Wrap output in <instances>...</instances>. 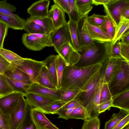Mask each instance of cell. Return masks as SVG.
<instances>
[{"instance_id":"obj_1","label":"cell","mask_w":129,"mask_h":129,"mask_svg":"<svg viewBox=\"0 0 129 129\" xmlns=\"http://www.w3.org/2000/svg\"><path fill=\"white\" fill-rule=\"evenodd\" d=\"M112 42L92 40L89 44L81 46L77 51L80 59L75 66L84 67L102 63L110 57Z\"/></svg>"},{"instance_id":"obj_2","label":"cell","mask_w":129,"mask_h":129,"mask_svg":"<svg viewBox=\"0 0 129 129\" xmlns=\"http://www.w3.org/2000/svg\"><path fill=\"white\" fill-rule=\"evenodd\" d=\"M103 63L84 67L75 65L66 66L63 71L60 88L82 89L101 69Z\"/></svg>"},{"instance_id":"obj_3","label":"cell","mask_w":129,"mask_h":129,"mask_svg":"<svg viewBox=\"0 0 129 129\" xmlns=\"http://www.w3.org/2000/svg\"><path fill=\"white\" fill-rule=\"evenodd\" d=\"M107 84L112 97L129 89V62L121 58L117 72Z\"/></svg>"},{"instance_id":"obj_4","label":"cell","mask_w":129,"mask_h":129,"mask_svg":"<svg viewBox=\"0 0 129 129\" xmlns=\"http://www.w3.org/2000/svg\"><path fill=\"white\" fill-rule=\"evenodd\" d=\"M108 59L103 63L101 69L89 80L85 86L81 90L82 92L79 97L85 107L92 96L101 79L104 75Z\"/></svg>"},{"instance_id":"obj_5","label":"cell","mask_w":129,"mask_h":129,"mask_svg":"<svg viewBox=\"0 0 129 129\" xmlns=\"http://www.w3.org/2000/svg\"><path fill=\"white\" fill-rule=\"evenodd\" d=\"M22 43L27 49L34 51H40L46 47L53 46L50 35L46 34H24Z\"/></svg>"},{"instance_id":"obj_6","label":"cell","mask_w":129,"mask_h":129,"mask_svg":"<svg viewBox=\"0 0 129 129\" xmlns=\"http://www.w3.org/2000/svg\"><path fill=\"white\" fill-rule=\"evenodd\" d=\"M11 64L26 73L34 83H35L36 79L44 65L43 61L23 58Z\"/></svg>"},{"instance_id":"obj_7","label":"cell","mask_w":129,"mask_h":129,"mask_svg":"<svg viewBox=\"0 0 129 129\" xmlns=\"http://www.w3.org/2000/svg\"><path fill=\"white\" fill-rule=\"evenodd\" d=\"M27 106L23 97L11 109L8 113L11 129H17L24 117Z\"/></svg>"},{"instance_id":"obj_8","label":"cell","mask_w":129,"mask_h":129,"mask_svg":"<svg viewBox=\"0 0 129 129\" xmlns=\"http://www.w3.org/2000/svg\"><path fill=\"white\" fill-rule=\"evenodd\" d=\"M103 5L106 14L110 17L116 28L122 11L129 6V0H110L107 4Z\"/></svg>"},{"instance_id":"obj_9","label":"cell","mask_w":129,"mask_h":129,"mask_svg":"<svg viewBox=\"0 0 129 129\" xmlns=\"http://www.w3.org/2000/svg\"><path fill=\"white\" fill-rule=\"evenodd\" d=\"M55 50L58 52L64 45L71 43V39L68 22L65 25L54 30L50 34Z\"/></svg>"},{"instance_id":"obj_10","label":"cell","mask_w":129,"mask_h":129,"mask_svg":"<svg viewBox=\"0 0 129 129\" xmlns=\"http://www.w3.org/2000/svg\"><path fill=\"white\" fill-rule=\"evenodd\" d=\"M65 61L66 66H72L76 64L80 58V55L74 48L71 43L63 45L57 52Z\"/></svg>"},{"instance_id":"obj_11","label":"cell","mask_w":129,"mask_h":129,"mask_svg":"<svg viewBox=\"0 0 129 129\" xmlns=\"http://www.w3.org/2000/svg\"><path fill=\"white\" fill-rule=\"evenodd\" d=\"M24 97L27 105L31 109H39L52 103L56 100L31 93H27Z\"/></svg>"},{"instance_id":"obj_12","label":"cell","mask_w":129,"mask_h":129,"mask_svg":"<svg viewBox=\"0 0 129 129\" xmlns=\"http://www.w3.org/2000/svg\"><path fill=\"white\" fill-rule=\"evenodd\" d=\"M103 78L100 81L92 96L85 107L90 118L98 116L99 114L98 113L99 108L103 84Z\"/></svg>"},{"instance_id":"obj_13","label":"cell","mask_w":129,"mask_h":129,"mask_svg":"<svg viewBox=\"0 0 129 129\" xmlns=\"http://www.w3.org/2000/svg\"><path fill=\"white\" fill-rule=\"evenodd\" d=\"M33 121L37 129H60L53 124L45 114L38 109H31Z\"/></svg>"},{"instance_id":"obj_14","label":"cell","mask_w":129,"mask_h":129,"mask_svg":"<svg viewBox=\"0 0 129 129\" xmlns=\"http://www.w3.org/2000/svg\"><path fill=\"white\" fill-rule=\"evenodd\" d=\"M51 20L54 30L66 24L65 12L59 7L54 4L51 6L47 16Z\"/></svg>"},{"instance_id":"obj_15","label":"cell","mask_w":129,"mask_h":129,"mask_svg":"<svg viewBox=\"0 0 129 129\" xmlns=\"http://www.w3.org/2000/svg\"><path fill=\"white\" fill-rule=\"evenodd\" d=\"M38 94L55 100H59L60 95L58 89H53L43 86L36 83H33L29 88L27 93Z\"/></svg>"},{"instance_id":"obj_16","label":"cell","mask_w":129,"mask_h":129,"mask_svg":"<svg viewBox=\"0 0 129 129\" xmlns=\"http://www.w3.org/2000/svg\"><path fill=\"white\" fill-rule=\"evenodd\" d=\"M24 95L16 91L0 98V108L5 113L8 114L13 106Z\"/></svg>"},{"instance_id":"obj_17","label":"cell","mask_w":129,"mask_h":129,"mask_svg":"<svg viewBox=\"0 0 129 129\" xmlns=\"http://www.w3.org/2000/svg\"><path fill=\"white\" fill-rule=\"evenodd\" d=\"M50 3L49 0H41L37 1L27 9V13L30 16L45 17L47 16Z\"/></svg>"},{"instance_id":"obj_18","label":"cell","mask_w":129,"mask_h":129,"mask_svg":"<svg viewBox=\"0 0 129 129\" xmlns=\"http://www.w3.org/2000/svg\"><path fill=\"white\" fill-rule=\"evenodd\" d=\"M85 26L87 33L92 40L101 42L111 41L108 36L100 27L89 23L87 19Z\"/></svg>"},{"instance_id":"obj_19","label":"cell","mask_w":129,"mask_h":129,"mask_svg":"<svg viewBox=\"0 0 129 129\" xmlns=\"http://www.w3.org/2000/svg\"><path fill=\"white\" fill-rule=\"evenodd\" d=\"M88 15L80 18L76 23L77 32L79 40L81 46L89 44L92 40L90 37L85 26Z\"/></svg>"},{"instance_id":"obj_20","label":"cell","mask_w":129,"mask_h":129,"mask_svg":"<svg viewBox=\"0 0 129 129\" xmlns=\"http://www.w3.org/2000/svg\"><path fill=\"white\" fill-rule=\"evenodd\" d=\"M16 9L15 6L8 3L7 0L0 1V13L12 17L24 27L26 21L13 13Z\"/></svg>"},{"instance_id":"obj_21","label":"cell","mask_w":129,"mask_h":129,"mask_svg":"<svg viewBox=\"0 0 129 129\" xmlns=\"http://www.w3.org/2000/svg\"><path fill=\"white\" fill-rule=\"evenodd\" d=\"M122 58L110 57L109 58L103 78V83L107 84L115 74L118 69Z\"/></svg>"},{"instance_id":"obj_22","label":"cell","mask_w":129,"mask_h":129,"mask_svg":"<svg viewBox=\"0 0 129 129\" xmlns=\"http://www.w3.org/2000/svg\"><path fill=\"white\" fill-rule=\"evenodd\" d=\"M112 107L129 112V89L112 97Z\"/></svg>"},{"instance_id":"obj_23","label":"cell","mask_w":129,"mask_h":129,"mask_svg":"<svg viewBox=\"0 0 129 129\" xmlns=\"http://www.w3.org/2000/svg\"><path fill=\"white\" fill-rule=\"evenodd\" d=\"M5 77L8 83L14 91L20 92L24 95L27 93L29 88L34 83L31 80H18Z\"/></svg>"},{"instance_id":"obj_24","label":"cell","mask_w":129,"mask_h":129,"mask_svg":"<svg viewBox=\"0 0 129 129\" xmlns=\"http://www.w3.org/2000/svg\"><path fill=\"white\" fill-rule=\"evenodd\" d=\"M27 22L35 23L41 26L44 29L46 34L50 35L54 30L52 21L50 18L45 17L30 16L26 21Z\"/></svg>"},{"instance_id":"obj_25","label":"cell","mask_w":129,"mask_h":129,"mask_svg":"<svg viewBox=\"0 0 129 129\" xmlns=\"http://www.w3.org/2000/svg\"><path fill=\"white\" fill-rule=\"evenodd\" d=\"M35 82V83L49 88L57 89L53 82L47 68L44 65L41 68Z\"/></svg>"},{"instance_id":"obj_26","label":"cell","mask_w":129,"mask_h":129,"mask_svg":"<svg viewBox=\"0 0 129 129\" xmlns=\"http://www.w3.org/2000/svg\"><path fill=\"white\" fill-rule=\"evenodd\" d=\"M3 75L7 78L16 80H31L29 76L26 73L11 64Z\"/></svg>"},{"instance_id":"obj_27","label":"cell","mask_w":129,"mask_h":129,"mask_svg":"<svg viewBox=\"0 0 129 129\" xmlns=\"http://www.w3.org/2000/svg\"><path fill=\"white\" fill-rule=\"evenodd\" d=\"M57 56V55H50L43 61L44 65L47 68L53 82L56 88L57 85V80L55 61Z\"/></svg>"},{"instance_id":"obj_28","label":"cell","mask_w":129,"mask_h":129,"mask_svg":"<svg viewBox=\"0 0 129 129\" xmlns=\"http://www.w3.org/2000/svg\"><path fill=\"white\" fill-rule=\"evenodd\" d=\"M60 94L59 100L66 103L79 98L82 91L81 89H74L60 88L58 89Z\"/></svg>"},{"instance_id":"obj_29","label":"cell","mask_w":129,"mask_h":129,"mask_svg":"<svg viewBox=\"0 0 129 129\" xmlns=\"http://www.w3.org/2000/svg\"><path fill=\"white\" fill-rule=\"evenodd\" d=\"M128 32H129V19L121 16L119 22L116 28L115 36L112 41V44H114L117 40H120L122 36Z\"/></svg>"},{"instance_id":"obj_30","label":"cell","mask_w":129,"mask_h":129,"mask_svg":"<svg viewBox=\"0 0 129 129\" xmlns=\"http://www.w3.org/2000/svg\"><path fill=\"white\" fill-rule=\"evenodd\" d=\"M99 27L107 34L112 41L115 35L116 26L108 15H106L105 21Z\"/></svg>"},{"instance_id":"obj_31","label":"cell","mask_w":129,"mask_h":129,"mask_svg":"<svg viewBox=\"0 0 129 129\" xmlns=\"http://www.w3.org/2000/svg\"><path fill=\"white\" fill-rule=\"evenodd\" d=\"M128 115L129 112L120 109L118 113H113L110 119L106 122L104 129H112L121 120Z\"/></svg>"},{"instance_id":"obj_32","label":"cell","mask_w":129,"mask_h":129,"mask_svg":"<svg viewBox=\"0 0 129 129\" xmlns=\"http://www.w3.org/2000/svg\"><path fill=\"white\" fill-rule=\"evenodd\" d=\"M71 39V44L74 49L77 51L81 47L78 37L77 29V24L69 19L68 22Z\"/></svg>"},{"instance_id":"obj_33","label":"cell","mask_w":129,"mask_h":129,"mask_svg":"<svg viewBox=\"0 0 129 129\" xmlns=\"http://www.w3.org/2000/svg\"><path fill=\"white\" fill-rule=\"evenodd\" d=\"M92 0H75L80 18L88 15L92 9Z\"/></svg>"},{"instance_id":"obj_34","label":"cell","mask_w":129,"mask_h":129,"mask_svg":"<svg viewBox=\"0 0 129 129\" xmlns=\"http://www.w3.org/2000/svg\"><path fill=\"white\" fill-rule=\"evenodd\" d=\"M90 118V116L85 107L82 105H80L75 108L66 120L74 119L84 121Z\"/></svg>"},{"instance_id":"obj_35","label":"cell","mask_w":129,"mask_h":129,"mask_svg":"<svg viewBox=\"0 0 129 129\" xmlns=\"http://www.w3.org/2000/svg\"><path fill=\"white\" fill-rule=\"evenodd\" d=\"M31 111L28 106L24 117L17 129H37L32 118Z\"/></svg>"},{"instance_id":"obj_36","label":"cell","mask_w":129,"mask_h":129,"mask_svg":"<svg viewBox=\"0 0 129 129\" xmlns=\"http://www.w3.org/2000/svg\"><path fill=\"white\" fill-rule=\"evenodd\" d=\"M57 80V89L61 87V83L64 68L66 66L64 60L59 55H57L55 61Z\"/></svg>"},{"instance_id":"obj_37","label":"cell","mask_w":129,"mask_h":129,"mask_svg":"<svg viewBox=\"0 0 129 129\" xmlns=\"http://www.w3.org/2000/svg\"><path fill=\"white\" fill-rule=\"evenodd\" d=\"M0 21L6 24L9 28L16 30H23L24 27L12 17L0 13Z\"/></svg>"},{"instance_id":"obj_38","label":"cell","mask_w":129,"mask_h":129,"mask_svg":"<svg viewBox=\"0 0 129 129\" xmlns=\"http://www.w3.org/2000/svg\"><path fill=\"white\" fill-rule=\"evenodd\" d=\"M66 103L60 100H56L52 103L38 110L45 114H54Z\"/></svg>"},{"instance_id":"obj_39","label":"cell","mask_w":129,"mask_h":129,"mask_svg":"<svg viewBox=\"0 0 129 129\" xmlns=\"http://www.w3.org/2000/svg\"><path fill=\"white\" fill-rule=\"evenodd\" d=\"M23 29L27 33L30 34H46L41 26L33 22L25 21Z\"/></svg>"},{"instance_id":"obj_40","label":"cell","mask_w":129,"mask_h":129,"mask_svg":"<svg viewBox=\"0 0 129 129\" xmlns=\"http://www.w3.org/2000/svg\"><path fill=\"white\" fill-rule=\"evenodd\" d=\"M0 54L11 64L23 58L12 51L3 48H0Z\"/></svg>"},{"instance_id":"obj_41","label":"cell","mask_w":129,"mask_h":129,"mask_svg":"<svg viewBox=\"0 0 129 129\" xmlns=\"http://www.w3.org/2000/svg\"><path fill=\"white\" fill-rule=\"evenodd\" d=\"M14 91L8 83L4 75L0 74V93L1 95V97L6 96Z\"/></svg>"},{"instance_id":"obj_42","label":"cell","mask_w":129,"mask_h":129,"mask_svg":"<svg viewBox=\"0 0 129 129\" xmlns=\"http://www.w3.org/2000/svg\"><path fill=\"white\" fill-rule=\"evenodd\" d=\"M84 121L82 129H100V120L98 116L91 117Z\"/></svg>"},{"instance_id":"obj_43","label":"cell","mask_w":129,"mask_h":129,"mask_svg":"<svg viewBox=\"0 0 129 129\" xmlns=\"http://www.w3.org/2000/svg\"><path fill=\"white\" fill-rule=\"evenodd\" d=\"M69 12L68 14L69 19L77 23L80 18L75 0H69Z\"/></svg>"},{"instance_id":"obj_44","label":"cell","mask_w":129,"mask_h":129,"mask_svg":"<svg viewBox=\"0 0 129 129\" xmlns=\"http://www.w3.org/2000/svg\"><path fill=\"white\" fill-rule=\"evenodd\" d=\"M106 15H101L93 14L87 17V21L90 24L98 27L101 26L105 21Z\"/></svg>"},{"instance_id":"obj_45","label":"cell","mask_w":129,"mask_h":129,"mask_svg":"<svg viewBox=\"0 0 129 129\" xmlns=\"http://www.w3.org/2000/svg\"><path fill=\"white\" fill-rule=\"evenodd\" d=\"M0 129H11L9 116L0 108Z\"/></svg>"},{"instance_id":"obj_46","label":"cell","mask_w":129,"mask_h":129,"mask_svg":"<svg viewBox=\"0 0 129 129\" xmlns=\"http://www.w3.org/2000/svg\"><path fill=\"white\" fill-rule=\"evenodd\" d=\"M112 99V97L109 91L107 84L103 83L100 96V104L110 100Z\"/></svg>"},{"instance_id":"obj_47","label":"cell","mask_w":129,"mask_h":129,"mask_svg":"<svg viewBox=\"0 0 129 129\" xmlns=\"http://www.w3.org/2000/svg\"><path fill=\"white\" fill-rule=\"evenodd\" d=\"M120 40H117L114 44L112 45L110 50V57L114 58H122L120 55Z\"/></svg>"},{"instance_id":"obj_48","label":"cell","mask_w":129,"mask_h":129,"mask_svg":"<svg viewBox=\"0 0 129 129\" xmlns=\"http://www.w3.org/2000/svg\"><path fill=\"white\" fill-rule=\"evenodd\" d=\"M9 27L5 23L0 21V48H3L5 38Z\"/></svg>"},{"instance_id":"obj_49","label":"cell","mask_w":129,"mask_h":129,"mask_svg":"<svg viewBox=\"0 0 129 129\" xmlns=\"http://www.w3.org/2000/svg\"><path fill=\"white\" fill-rule=\"evenodd\" d=\"M120 55L121 57L129 62V44L120 43Z\"/></svg>"},{"instance_id":"obj_50","label":"cell","mask_w":129,"mask_h":129,"mask_svg":"<svg viewBox=\"0 0 129 129\" xmlns=\"http://www.w3.org/2000/svg\"><path fill=\"white\" fill-rule=\"evenodd\" d=\"M54 4L59 7L64 12L68 14L69 12V0H53Z\"/></svg>"},{"instance_id":"obj_51","label":"cell","mask_w":129,"mask_h":129,"mask_svg":"<svg viewBox=\"0 0 129 129\" xmlns=\"http://www.w3.org/2000/svg\"><path fill=\"white\" fill-rule=\"evenodd\" d=\"M83 103L79 98L72 100L66 103L59 110H65L77 105H82Z\"/></svg>"},{"instance_id":"obj_52","label":"cell","mask_w":129,"mask_h":129,"mask_svg":"<svg viewBox=\"0 0 129 129\" xmlns=\"http://www.w3.org/2000/svg\"><path fill=\"white\" fill-rule=\"evenodd\" d=\"M113 99L110 100L106 101L99 104L98 113H100L105 112L107 110H109L112 106Z\"/></svg>"},{"instance_id":"obj_53","label":"cell","mask_w":129,"mask_h":129,"mask_svg":"<svg viewBox=\"0 0 129 129\" xmlns=\"http://www.w3.org/2000/svg\"><path fill=\"white\" fill-rule=\"evenodd\" d=\"M11 63L0 54V74L3 75Z\"/></svg>"},{"instance_id":"obj_54","label":"cell","mask_w":129,"mask_h":129,"mask_svg":"<svg viewBox=\"0 0 129 129\" xmlns=\"http://www.w3.org/2000/svg\"><path fill=\"white\" fill-rule=\"evenodd\" d=\"M129 123V115L121 120L112 129H122Z\"/></svg>"},{"instance_id":"obj_55","label":"cell","mask_w":129,"mask_h":129,"mask_svg":"<svg viewBox=\"0 0 129 129\" xmlns=\"http://www.w3.org/2000/svg\"><path fill=\"white\" fill-rule=\"evenodd\" d=\"M120 40H121V41L120 42L121 43L129 44V32L126 33L122 36Z\"/></svg>"},{"instance_id":"obj_56","label":"cell","mask_w":129,"mask_h":129,"mask_svg":"<svg viewBox=\"0 0 129 129\" xmlns=\"http://www.w3.org/2000/svg\"><path fill=\"white\" fill-rule=\"evenodd\" d=\"M110 0H92V4L96 6L103 5H106L109 3Z\"/></svg>"},{"instance_id":"obj_57","label":"cell","mask_w":129,"mask_h":129,"mask_svg":"<svg viewBox=\"0 0 129 129\" xmlns=\"http://www.w3.org/2000/svg\"><path fill=\"white\" fill-rule=\"evenodd\" d=\"M121 16L129 19V6L126 7L123 10Z\"/></svg>"},{"instance_id":"obj_58","label":"cell","mask_w":129,"mask_h":129,"mask_svg":"<svg viewBox=\"0 0 129 129\" xmlns=\"http://www.w3.org/2000/svg\"><path fill=\"white\" fill-rule=\"evenodd\" d=\"M122 129H129V123L126 125Z\"/></svg>"},{"instance_id":"obj_59","label":"cell","mask_w":129,"mask_h":129,"mask_svg":"<svg viewBox=\"0 0 129 129\" xmlns=\"http://www.w3.org/2000/svg\"><path fill=\"white\" fill-rule=\"evenodd\" d=\"M1 95L0 93V98L1 97Z\"/></svg>"},{"instance_id":"obj_60","label":"cell","mask_w":129,"mask_h":129,"mask_svg":"<svg viewBox=\"0 0 129 129\" xmlns=\"http://www.w3.org/2000/svg\"><path fill=\"white\" fill-rule=\"evenodd\" d=\"M71 129H73L72 128H71Z\"/></svg>"},{"instance_id":"obj_61","label":"cell","mask_w":129,"mask_h":129,"mask_svg":"<svg viewBox=\"0 0 129 129\" xmlns=\"http://www.w3.org/2000/svg\"></svg>"}]
</instances>
